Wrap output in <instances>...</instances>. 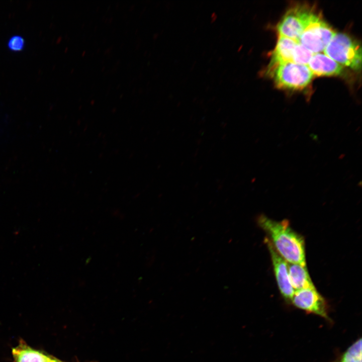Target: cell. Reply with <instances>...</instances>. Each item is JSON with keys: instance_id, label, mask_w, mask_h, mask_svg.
<instances>
[{"instance_id": "cell-1", "label": "cell", "mask_w": 362, "mask_h": 362, "mask_svg": "<svg viewBox=\"0 0 362 362\" xmlns=\"http://www.w3.org/2000/svg\"><path fill=\"white\" fill-rule=\"evenodd\" d=\"M257 222L268 236L275 250L287 262L306 266L304 238L291 227L288 220L276 221L260 214Z\"/></svg>"}, {"instance_id": "cell-2", "label": "cell", "mask_w": 362, "mask_h": 362, "mask_svg": "<svg viewBox=\"0 0 362 362\" xmlns=\"http://www.w3.org/2000/svg\"><path fill=\"white\" fill-rule=\"evenodd\" d=\"M323 52L342 66L354 70L361 69V47L356 41L345 34L336 33Z\"/></svg>"}, {"instance_id": "cell-3", "label": "cell", "mask_w": 362, "mask_h": 362, "mask_svg": "<svg viewBox=\"0 0 362 362\" xmlns=\"http://www.w3.org/2000/svg\"><path fill=\"white\" fill-rule=\"evenodd\" d=\"M335 33L320 16L313 12L297 42L313 54L320 53Z\"/></svg>"}, {"instance_id": "cell-4", "label": "cell", "mask_w": 362, "mask_h": 362, "mask_svg": "<svg viewBox=\"0 0 362 362\" xmlns=\"http://www.w3.org/2000/svg\"><path fill=\"white\" fill-rule=\"evenodd\" d=\"M279 88L300 89L307 86L313 74L307 65L287 62L277 66L269 74Z\"/></svg>"}, {"instance_id": "cell-5", "label": "cell", "mask_w": 362, "mask_h": 362, "mask_svg": "<svg viewBox=\"0 0 362 362\" xmlns=\"http://www.w3.org/2000/svg\"><path fill=\"white\" fill-rule=\"evenodd\" d=\"M313 12L301 6L290 9L277 26L279 35L298 42Z\"/></svg>"}, {"instance_id": "cell-6", "label": "cell", "mask_w": 362, "mask_h": 362, "mask_svg": "<svg viewBox=\"0 0 362 362\" xmlns=\"http://www.w3.org/2000/svg\"><path fill=\"white\" fill-rule=\"evenodd\" d=\"M290 302L294 306L307 313L313 314L330 321L326 300L315 287L295 291Z\"/></svg>"}, {"instance_id": "cell-7", "label": "cell", "mask_w": 362, "mask_h": 362, "mask_svg": "<svg viewBox=\"0 0 362 362\" xmlns=\"http://www.w3.org/2000/svg\"><path fill=\"white\" fill-rule=\"evenodd\" d=\"M265 242L270 253L279 291L283 297L290 302L295 291L290 283L288 262L277 252L268 238H265Z\"/></svg>"}, {"instance_id": "cell-8", "label": "cell", "mask_w": 362, "mask_h": 362, "mask_svg": "<svg viewBox=\"0 0 362 362\" xmlns=\"http://www.w3.org/2000/svg\"><path fill=\"white\" fill-rule=\"evenodd\" d=\"M307 66L313 75L317 76L339 75L344 70L343 66L321 53L314 54Z\"/></svg>"}, {"instance_id": "cell-9", "label": "cell", "mask_w": 362, "mask_h": 362, "mask_svg": "<svg viewBox=\"0 0 362 362\" xmlns=\"http://www.w3.org/2000/svg\"><path fill=\"white\" fill-rule=\"evenodd\" d=\"M297 43L294 40L279 35L267 68L266 73L268 74L277 66L292 62L293 51Z\"/></svg>"}, {"instance_id": "cell-10", "label": "cell", "mask_w": 362, "mask_h": 362, "mask_svg": "<svg viewBox=\"0 0 362 362\" xmlns=\"http://www.w3.org/2000/svg\"><path fill=\"white\" fill-rule=\"evenodd\" d=\"M288 268L290 283L294 291L315 287L306 266L288 262Z\"/></svg>"}, {"instance_id": "cell-11", "label": "cell", "mask_w": 362, "mask_h": 362, "mask_svg": "<svg viewBox=\"0 0 362 362\" xmlns=\"http://www.w3.org/2000/svg\"><path fill=\"white\" fill-rule=\"evenodd\" d=\"M15 362H48L51 358L24 344H20L13 349Z\"/></svg>"}, {"instance_id": "cell-12", "label": "cell", "mask_w": 362, "mask_h": 362, "mask_svg": "<svg viewBox=\"0 0 362 362\" xmlns=\"http://www.w3.org/2000/svg\"><path fill=\"white\" fill-rule=\"evenodd\" d=\"M361 338L355 340L333 362H361Z\"/></svg>"}, {"instance_id": "cell-13", "label": "cell", "mask_w": 362, "mask_h": 362, "mask_svg": "<svg viewBox=\"0 0 362 362\" xmlns=\"http://www.w3.org/2000/svg\"><path fill=\"white\" fill-rule=\"evenodd\" d=\"M313 54V53L297 42L294 49L292 62L307 65Z\"/></svg>"}, {"instance_id": "cell-14", "label": "cell", "mask_w": 362, "mask_h": 362, "mask_svg": "<svg viewBox=\"0 0 362 362\" xmlns=\"http://www.w3.org/2000/svg\"><path fill=\"white\" fill-rule=\"evenodd\" d=\"M8 46L9 48L12 51H20L24 47L25 40L21 36H13L9 39Z\"/></svg>"}, {"instance_id": "cell-15", "label": "cell", "mask_w": 362, "mask_h": 362, "mask_svg": "<svg viewBox=\"0 0 362 362\" xmlns=\"http://www.w3.org/2000/svg\"><path fill=\"white\" fill-rule=\"evenodd\" d=\"M48 362H58L57 360L50 358Z\"/></svg>"}]
</instances>
